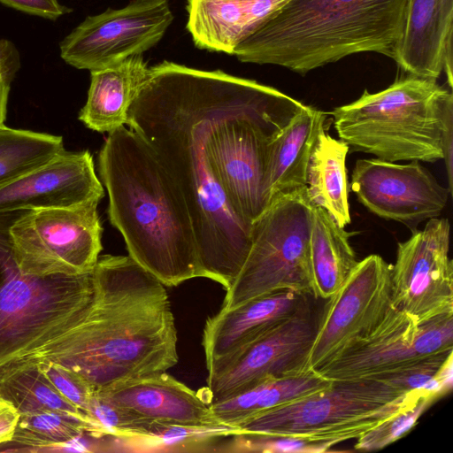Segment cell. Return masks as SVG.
Masks as SVG:
<instances>
[{
  "label": "cell",
  "mask_w": 453,
  "mask_h": 453,
  "mask_svg": "<svg viewBox=\"0 0 453 453\" xmlns=\"http://www.w3.org/2000/svg\"><path fill=\"white\" fill-rule=\"evenodd\" d=\"M211 71L163 61L148 72L127 124L179 187L190 215L201 277L228 289L248 256L251 226L233 209L211 145Z\"/></svg>",
  "instance_id": "obj_1"
},
{
  "label": "cell",
  "mask_w": 453,
  "mask_h": 453,
  "mask_svg": "<svg viewBox=\"0 0 453 453\" xmlns=\"http://www.w3.org/2000/svg\"><path fill=\"white\" fill-rule=\"evenodd\" d=\"M92 276L94 296L84 317L14 362L58 363L96 392L173 367L177 330L165 286L129 256H99Z\"/></svg>",
  "instance_id": "obj_2"
},
{
  "label": "cell",
  "mask_w": 453,
  "mask_h": 453,
  "mask_svg": "<svg viewBox=\"0 0 453 453\" xmlns=\"http://www.w3.org/2000/svg\"><path fill=\"white\" fill-rule=\"evenodd\" d=\"M98 171L128 256L165 287L201 277L185 199L148 144L124 126L108 133Z\"/></svg>",
  "instance_id": "obj_3"
},
{
  "label": "cell",
  "mask_w": 453,
  "mask_h": 453,
  "mask_svg": "<svg viewBox=\"0 0 453 453\" xmlns=\"http://www.w3.org/2000/svg\"><path fill=\"white\" fill-rule=\"evenodd\" d=\"M409 0H287L235 48L244 63L302 75L360 52L395 59Z\"/></svg>",
  "instance_id": "obj_4"
},
{
  "label": "cell",
  "mask_w": 453,
  "mask_h": 453,
  "mask_svg": "<svg viewBox=\"0 0 453 453\" xmlns=\"http://www.w3.org/2000/svg\"><path fill=\"white\" fill-rule=\"evenodd\" d=\"M452 112L451 92L408 74L380 92L365 90L332 115L340 139L355 150L389 162L431 163L443 159V129Z\"/></svg>",
  "instance_id": "obj_5"
},
{
  "label": "cell",
  "mask_w": 453,
  "mask_h": 453,
  "mask_svg": "<svg viewBox=\"0 0 453 453\" xmlns=\"http://www.w3.org/2000/svg\"><path fill=\"white\" fill-rule=\"evenodd\" d=\"M6 218V217H5ZM0 214V369L66 332L94 296L92 272L81 275L23 273L12 256L7 219Z\"/></svg>",
  "instance_id": "obj_6"
},
{
  "label": "cell",
  "mask_w": 453,
  "mask_h": 453,
  "mask_svg": "<svg viewBox=\"0 0 453 453\" xmlns=\"http://www.w3.org/2000/svg\"><path fill=\"white\" fill-rule=\"evenodd\" d=\"M426 393L404 392L379 379L332 380L322 390L244 421L237 434L299 435L337 444L357 439Z\"/></svg>",
  "instance_id": "obj_7"
},
{
  "label": "cell",
  "mask_w": 453,
  "mask_h": 453,
  "mask_svg": "<svg viewBox=\"0 0 453 453\" xmlns=\"http://www.w3.org/2000/svg\"><path fill=\"white\" fill-rule=\"evenodd\" d=\"M312 203L305 187L276 195L252 223L248 256L222 310L279 291L313 296L310 257Z\"/></svg>",
  "instance_id": "obj_8"
},
{
  "label": "cell",
  "mask_w": 453,
  "mask_h": 453,
  "mask_svg": "<svg viewBox=\"0 0 453 453\" xmlns=\"http://www.w3.org/2000/svg\"><path fill=\"white\" fill-rule=\"evenodd\" d=\"M98 203L24 211L14 217L8 234L19 269L39 277L91 273L103 249Z\"/></svg>",
  "instance_id": "obj_9"
},
{
  "label": "cell",
  "mask_w": 453,
  "mask_h": 453,
  "mask_svg": "<svg viewBox=\"0 0 453 453\" xmlns=\"http://www.w3.org/2000/svg\"><path fill=\"white\" fill-rule=\"evenodd\" d=\"M453 350V312L418 324L394 307L318 372L329 380L373 379Z\"/></svg>",
  "instance_id": "obj_10"
},
{
  "label": "cell",
  "mask_w": 453,
  "mask_h": 453,
  "mask_svg": "<svg viewBox=\"0 0 453 453\" xmlns=\"http://www.w3.org/2000/svg\"><path fill=\"white\" fill-rule=\"evenodd\" d=\"M319 315L310 302L258 338L206 367L211 403L269 379L305 373Z\"/></svg>",
  "instance_id": "obj_11"
},
{
  "label": "cell",
  "mask_w": 453,
  "mask_h": 453,
  "mask_svg": "<svg viewBox=\"0 0 453 453\" xmlns=\"http://www.w3.org/2000/svg\"><path fill=\"white\" fill-rule=\"evenodd\" d=\"M169 0H133L88 16L60 42V57L77 69L107 67L154 47L173 21Z\"/></svg>",
  "instance_id": "obj_12"
},
{
  "label": "cell",
  "mask_w": 453,
  "mask_h": 453,
  "mask_svg": "<svg viewBox=\"0 0 453 453\" xmlns=\"http://www.w3.org/2000/svg\"><path fill=\"white\" fill-rule=\"evenodd\" d=\"M391 268L379 255H370L326 299L310 351V369L319 370L380 324L392 306Z\"/></svg>",
  "instance_id": "obj_13"
},
{
  "label": "cell",
  "mask_w": 453,
  "mask_h": 453,
  "mask_svg": "<svg viewBox=\"0 0 453 453\" xmlns=\"http://www.w3.org/2000/svg\"><path fill=\"white\" fill-rule=\"evenodd\" d=\"M448 219L425 227L397 246L391 268L392 304L418 324L453 312V262Z\"/></svg>",
  "instance_id": "obj_14"
},
{
  "label": "cell",
  "mask_w": 453,
  "mask_h": 453,
  "mask_svg": "<svg viewBox=\"0 0 453 453\" xmlns=\"http://www.w3.org/2000/svg\"><path fill=\"white\" fill-rule=\"evenodd\" d=\"M350 188L373 214L409 226L437 218L450 194L419 161L398 165L377 157L356 162Z\"/></svg>",
  "instance_id": "obj_15"
},
{
  "label": "cell",
  "mask_w": 453,
  "mask_h": 453,
  "mask_svg": "<svg viewBox=\"0 0 453 453\" xmlns=\"http://www.w3.org/2000/svg\"><path fill=\"white\" fill-rule=\"evenodd\" d=\"M88 150H64L48 163L0 186V214L67 207L104 197Z\"/></svg>",
  "instance_id": "obj_16"
},
{
  "label": "cell",
  "mask_w": 453,
  "mask_h": 453,
  "mask_svg": "<svg viewBox=\"0 0 453 453\" xmlns=\"http://www.w3.org/2000/svg\"><path fill=\"white\" fill-rule=\"evenodd\" d=\"M100 392L118 405L155 423L197 428H227L213 415L206 388L196 392L166 372Z\"/></svg>",
  "instance_id": "obj_17"
},
{
  "label": "cell",
  "mask_w": 453,
  "mask_h": 453,
  "mask_svg": "<svg viewBox=\"0 0 453 453\" xmlns=\"http://www.w3.org/2000/svg\"><path fill=\"white\" fill-rule=\"evenodd\" d=\"M308 302L305 295L279 291L230 310L220 309L208 318L203 328L202 344L206 367L265 334Z\"/></svg>",
  "instance_id": "obj_18"
},
{
  "label": "cell",
  "mask_w": 453,
  "mask_h": 453,
  "mask_svg": "<svg viewBox=\"0 0 453 453\" xmlns=\"http://www.w3.org/2000/svg\"><path fill=\"white\" fill-rule=\"evenodd\" d=\"M453 35V0H409L395 61L408 74L436 81Z\"/></svg>",
  "instance_id": "obj_19"
},
{
  "label": "cell",
  "mask_w": 453,
  "mask_h": 453,
  "mask_svg": "<svg viewBox=\"0 0 453 453\" xmlns=\"http://www.w3.org/2000/svg\"><path fill=\"white\" fill-rule=\"evenodd\" d=\"M148 68L142 55H135L91 71L87 102L79 119L99 133H111L127 124L129 107Z\"/></svg>",
  "instance_id": "obj_20"
},
{
  "label": "cell",
  "mask_w": 453,
  "mask_h": 453,
  "mask_svg": "<svg viewBox=\"0 0 453 453\" xmlns=\"http://www.w3.org/2000/svg\"><path fill=\"white\" fill-rule=\"evenodd\" d=\"M326 114L304 105L270 143L266 189L270 201L278 194L305 187L306 169Z\"/></svg>",
  "instance_id": "obj_21"
},
{
  "label": "cell",
  "mask_w": 453,
  "mask_h": 453,
  "mask_svg": "<svg viewBox=\"0 0 453 453\" xmlns=\"http://www.w3.org/2000/svg\"><path fill=\"white\" fill-rule=\"evenodd\" d=\"M349 145L324 128L314 143L306 169L305 188L312 205L326 210L341 226L350 223L346 157Z\"/></svg>",
  "instance_id": "obj_22"
},
{
  "label": "cell",
  "mask_w": 453,
  "mask_h": 453,
  "mask_svg": "<svg viewBox=\"0 0 453 453\" xmlns=\"http://www.w3.org/2000/svg\"><path fill=\"white\" fill-rule=\"evenodd\" d=\"M332 383L318 372L269 378L231 397L215 401L211 409L224 426L237 431L244 421L279 405L322 390Z\"/></svg>",
  "instance_id": "obj_23"
},
{
  "label": "cell",
  "mask_w": 453,
  "mask_h": 453,
  "mask_svg": "<svg viewBox=\"0 0 453 453\" xmlns=\"http://www.w3.org/2000/svg\"><path fill=\"white\" fill-rule=\"evenodd\" d=\"M310 257L313 297L328 299L357 265L349 233L323 208L312 205Z\"/></svg>",
  "instance_id": "obj_24"
},
{
  "label": "cell",
  "mask_w": 453,
  "mask_h": 453,
  "mask_svg": "<svg viewBox=\"0 0 453 453\" xmlns=\"http://www.w3.org/2000/svg\"><path fill=\"white\" fill-rule=\"evenodd\" d=\"M187 28L199 49L234 54L249 35L246 0L188 1Z\"/></svg>",
  "instance_id": "obj_25"
},
{
  "label": "cell",
  "mask_w": 453,
  "mask_h": 453,
  "mask_svg": "<svg viewBox=\"0 0 453 453\" xmlns=\"http://www.w3.org/2000/svg\"><path fill=\"white\" fill-rule=\"evenodd\" d=\"M0 395L20 414L42 411H58L82 419L96 430L88 417L62 396L32 363H11L0 369Z\"/></svg>",
  "instance_id": "obj_26"
},
{
  "label": "cell",
  "mask_w": 453,
  "mask_h": 453,
  "mask_svg": "<svg viewBox=\"0 0 453 453\" xmlns=\"http://www.w3.org/2000/svg\"><path fill=\"white\" fill-rule=\"evenodd\" d=\"M64 150L62 136L0 126V186L48 163Z\"/></svg>",
  "instance_id": "obj_27"
},
{
  "label": "cell",
  "mask_w": 453,
  "mask_h": 453,
  "mask_svg": "<svg viewBox=\"0 0 453 453\" xmlns=\"http://www.w3.org/2000/svg\"><path fill=\"white\" fill-rule=\"evenodd\" d=\"M83 434L95 437L92 425L58 411H42L20 414L11 442L21 447L19 451H51Z\"/></svg>",
  "instance_id": "obj_28"
},
{
  "label": "cell",
  "mask_w": 453,
  "mask_h": 453,
  "mask_svg": "<svg viewBox=\"0 0 453 453\" xmlns=\"http://www.w3.org/2000/svg\"><path fill=\"white\" fill-rule=\"evenodd\" d=\"M440 398L434 394L423 395L415 403L381 421L357 438L355 450L376 451L406 435L421 415Z\"/></svg>",
  "instance_id": "obj_29"
},
{
  "label": "cell",
  "mask_w": 453,
  "mask_h": 453,
  "mask_svg": "<svg viewBox=\"0 0 453 453\" xmlns=\"http://www.w3.org/2000/svg\"><path fill=\"white\" fill-rule=\"evenodd\" d=\"M234 451L269 453H324L335 445L306 436L273 434H234Z\"/></svg>",
  "instance_id": "obj_30"
},
{
  "label": "cell",
  "mask_w": 453,
  "mask_h": 453,
  "mask_svg": "<svg viewBox=\"0 0 453 453\" xmlns=\"http://www.w3.org/2000/svg\"><path fill=\"white\" fill-rule=\"evenodd\" d=\"M452 352L453 350L436 355L405 369L373 379L382 380L404 392L413 390L425 391L434 394L441 398L445 395L438 382L436 373L448 356Z\"/></svg>",
  "instance_id": "obj_31"
},
{
  "label": "cell",
  "mask_w": 453,
  "mask_h": 453,
  "mask_svg": "<svg viewBox=\"0 0 453 453\" xmlns=\"http://www.w3.org/2000/svg\"><path fill=\"white\" fill-rule=\"evenodd\" d=\"M20 363L35 364L58 392L85 414L94 389L81 375L50 360Z\"/></svg>",
  "instance_id": "obj_32"
},
{
  "label": "cell",
  "mask_w": 453,
  "mask_h": 453,
  "mask_svg": "<svg viewBox=\"0 0 453 453\" xmlns=\"http://www.w3.org/2000/svg\"><path fill=\"white\" fill-rule=\"evenodd\" d=\"M20 55L13 42L0 40V126L4 125L11 84L20 68Z\"/></svg>",
  "instance_id": "obj_33"
},
{
  "label": "cell",
  "mask_w": 453,
  "mask_h": 453,
  "mask_svg": "<svg viewBox=\"0 0 453 453\" xmlns=\"http://www.w3.org/2000/svg\"><path fill=\"white\" fill-rule=\"evenodd\" d=\"M0 2L15 10L51 20H56L72 12V9L63 5L58 0H0Z\"/></svg>",
  "instance_id": "obj_34"
},
{
  "label": "cell",
  "mask_w": 453,
  "mask_h": 453,
  "mask_svg": "<svg viewBox=\"0 0 453 453\" xmlns=\"http://www.w3.org/2000/svg\"><path fill=\"white\" fill-rule=\"evenodd\" d=\"M19 417L16 407L0 395V446L12 441Z\"/></svg>",
  "instance_id": "obj_35"
},
{
  "label": "cell",
  "mask_w": 453,
  "mask_h": 453,
  "mask_svg": "<svg viewBox=\"0 0 453 453\" xmlns=\"http://www.w3.org/2000/svg\"><path fill=\"white\" fill-rule=\"evenodd\" d=\"M453 112L450 113L446 120L443 129L442 136V149H443V160L446 165L449 189L452 193V179H453V166H452V151H453Z\"/></svg>",
  "instance_id": "obj_36"
},
{
  "label": "cell",
  "mask_w": 453,
  "mask_h": 453,
  "mask_svg": "<svg viewBox=\"0 0 453 453\" xmlns=\"http://www.w3.org/2000/svg\"><path fill=\"white\" fill-rule=\"evenodd\" d=\"M446 73L447 81L450 88L453 85L452 74V39L447 42L444 55H443V70Z\"/></svg>",
  "instance_id": "obj_37"
},
{
  "label": "cell",
  "mask_w": 453,
  "mask_h": 453,
  "mask_svg": "<svg viewBox=\"0 0 453 453\" xmlns=\"http://www.w3.org/2000/svg\"><path fill=\"white\" fill-rule=\"evenodd\" d=\"M188 1H196V0H188Z\"/></svg>",
  "instance_id": "obj_38"
}]
</instances>
